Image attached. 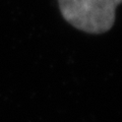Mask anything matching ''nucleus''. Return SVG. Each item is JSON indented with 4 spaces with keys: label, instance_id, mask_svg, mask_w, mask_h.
Here are the masks:
<instances>
[{
    "label": "nucleus",
    "instance_id": "nucleus-1",
    "mask_svg": "<svg viewBox=\"0 0 122 122\" xmlns=\"http://www.w3.org/2000/svg\"><path fill=\"white\" fill-rule=\"evenodd\" d=\"M64 20L91 34L109 30L115 21V9L122 0H58Z\"/></svg>",
    "mask_w": 122,
    "mask_h": 122
}]
</instances>
